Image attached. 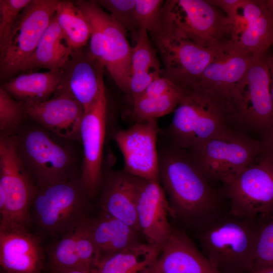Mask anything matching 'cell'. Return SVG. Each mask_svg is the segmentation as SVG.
Instances as JSON below:
<instances>
[{"mask_svg":"<svg viewBox=\"0 0 273 273\" xmlns=\"http://www.w3.org/2000/svg\"><path fill=\"white\" fill-rule=\"evenodd\" d=\"M158 146L159 180L171 216L197 232L223 214L219 194L189 152L167 142Z\"/></svg>","mask_w":273,"mask_h":273,"instance_id":"6da1fadb","label":"cell"},{"mask_svg":"<svg viewBox=\"0 0 273 273\" xmlns=\"http://www.w3.org/2000/svg\"><path fill=\"white\" fill-rule=\"evenodd\" d=\"M18 154L37 188L81 177V143L27 118L15 136Z\"/></svg>","mask_w":273,"mask_h":273,"instance_id":"7a4b0ae2","label":"cell"},{"mask_svg":"<svg viewBox=\"0 0 273 273\" xmlns=\"http://www.w3.org/2000/svg\"><path fill=\"white\" fill-rule=\"evenodd\" d=\"M258 218L230 212L197 231L203 253L221 273H252L258 235Z\"/></svg>","mask_w":273,"mask_h":273,"instance_id":"3957f363","label":"cell"},{"mask_svg":"<svg viewBox=\"0 0 273 273\" xmlns=\"http://www.w3.org/2000/svg\"><path fill=\"white\" fill-rule=\"evenodd\" d=\"M92 201L81 177L37 188L31 222L42 235L60 238L90 216Z\"/></svg>","mask_w":273,"mask_h":273,"instance_id":"277c9868","label":"cell"},{"mask_svg":"<svg viewBox=\"0 0 273 273\" xmlns=\"http://www.w3.org/2000/svg\"><path fill=\"white\" fill-rule=\"evenodd\" d=\"M228 115L207 96L184 92L165 132L167 143L187 151L231 128Z\"/></svg>","mask_w":273,"mask_h":273,"instance_id":"5b68a950","label":"cell"},{"mask_svg":"<svg viewBox=\"0 0 273 273\" xmlns=\"http://www.w3.org/2000/svg\"><path fill=\"white\" fill-rule=\"evenodd\" d=\"M187 151L209 181L222 183L255 162L262 148L260 141L231 128Z\"/></svg>","mask_w":273,"mask_h":273,"instance_id":"8992f818","label":"cell"},{"mask_svg":"<svg viewBox=\"0 0 273 273\" xmlns=\"http://www.w3.org/2000/svg\"><path fill=\"white\" fill-rule=\"evenodd\" d=\"M161 28L212 48L231 40L229 21L207 0H167L161 12Z\"/></svg>","mask_w":273,"mask_h":273,"instance_id":"52a82bcc","label":"cell"},{"mask_svg":"<svg viewBox=\"0 0 273 273\" xmlns=\"http://www.w3.org/2000/svg\"><path fill=\"white\" fill-rule=\"evenodd\" d=\"M254 57L231 40L216 45L212 60L189 91L210 99L226 113L231 123L239 85Z\"/></svg>","mask_w":273,"mask_h":273,"instance_id":"ba28073f","label":"cell"},{"mask_svg":"<svg viewBox=\"0 0 273 273\" xmlns=\"http://www.w3.org/2000/svg\"><path fill=\"white\" fill-rule=\"evenodd\" d=\"M222 183L232 214L258 218L273 209V160L269 157L261 154L253 164Z\"/></svg>","mask_w":273,"mask_h":273,"instance_id":"9c48e42d","label":"cell"},{"mask_svg":"<svg viewBox=\"0 0 273 273\" xmlns=\"http://www.w3.org/2000/svg\"><path fill=\"white\" fill-rule=\"evenodd\" d=\"M0 187L7 198L0 226L29 225L37 188L18 154L15 136L0 135Z\"/></svg>","mask_w":273,"mask_h":273,"instance_id":"30bf717a","label":"cell"},{"mask_svg":"<svg viewBox=\"0 0 273 273\" xmlns=\"http://www.w3.org/2000/svg\"><path fill=\"white\" fill-rule=\"evenodd\" d=\"M150 34L162 59L161 75L184 92L190 90L212 60L215 46L203 47L162 28Z\"/></svg>","mask_w":273,"mask_h":273,"instance_id":"8fae6325","label":"cell"},{"mask_svg":"<svg viewBox=\"0 0 273 273\" xmlns=\"http://www.w3.org/2000/svg\"><path fill=\"white\" fill-rule=\"evenodd\" d=\"M58 2L31 0L23 9L5 49L0 53L1 77H10L20 72L49 26Z\"/></svg>","mask_w":273,"mask_h":273,"instance_id":"7c38bea8","label":"cell"},{"mask_svg":"<svg viewBox=\"0 0 273 273\" xmlns=\"http://www.w3.org/2000/svg\"><path fill=\"white\" fill-rule=\"evenodd\" d=\"M273 118L267 55L254 57L240 82L231 123L261 133Z\"/></svg>","mask_w":273,"mask_h":273,"instance_id":"4fadbf2b","label":"cell"},{"mask_svg":"<svg viewBox=\"0 0 273 273\" xmlns=\"http://www.w3.org/2000/svg\"><path fill=\"white\" fill-rule=\"evenodd\" d=\"M156 119L136 122L115 133L114 139L120 150L126 172L148 180H159L158 136Z\"/></svg>","mask_w":273,"mask_h":273,"instance_id":"5bb4252c","label":"cell"},{"mask_svg":"<svg viewBox=\"0 0 273 273\" xmlns=\"http://www.w3.org/2000/svg\"><path fill=\"white\" fill-rule=\"evenodd\" d=\"M106 92L85 110L80 126L83 152L81 179L92 200L98 197L103 174V154L107 123Z\"/></svg>","mask_w":273,"mask_h":273,"instance_id":"9a60e30c","label":"cell"},{"mask_svg":"<svg viewBox=\"0 0 273 273\" xmlns=\"http://www.w3.org/2000/svg\"><path fill=\"white\" fill-rule=\"evenodd\" d=\"M105 65L91 54L89 47L73 51L62 69L60 82L54 96H70L87 110L105 92Z\"/></svg>","mask_w":273,"mask_h":273,"instance_id":"2e32d148","label":"cell"},{"mask_svg":"<svg viewBox=\"0 0 273 273\" xmlns=\"http://www.w3.org/2000/svg\"><path fill=\"white\" fill-rule=\"evenodd\" d=\"M228 19L233 43L255 57L266 55L273 45V22L263 0H243Z\"/></svg>","mask_w":273,"mask_h":273,"instance_id":"e0dca14e","label":"cell"},{"mask_svg":"<svg viewBox=\"0 0 273 273\" xmlns=\"http://www.w3.org/2000/svg\"><path fill=\"white\" fill-rule=\"evenodd\" d=\"M29 225L0 226V264L4 273H41L47 258L40 235Z\"/></svg>","mask_w":273,"mask_h":273,"instance_id":"ac0fdd59","label":"cell"},{"mask_svg":"<svg viewBox=\"0 0 273 273\" xmlns=\"http://www.w3.org/2000/svg\"><path fill=\"white\" fill-rule=\"evenodd\" d=\"M136 212L140 232L147 243L162 246L172 231L169 204L159 180L138 177Z\"/></svg>","mask_w":273,"mask_h":273,"instance_id":"d6986e66","label":"cell"},{"mask_svg":"<svg viewBox=\"0 0 273 273\" xmlns=\"http://www.w3.org/2000/svg\"><path fill=\"white\" fill-rule=\"evenodd\" d=\"M138 178L123 169L103 168L98 197L100 211L140 232L136 212Z\"/></svg>","mask_w":273,"mask_h":273,"instance_id":"ffe728a7","label":"cell"},{"mask_svg":"<svg viewBox=\"0 0 273 273\" xmlns=\"http://www.w3.org/2000/svg\"><path fill=\"white\" fill-rule=\"evenodd\" d=\"M25 105L28 118L55 134L81 143L80 126L85 110L73 98L60 94Z\"/></svg>","mask_w":273,"mask_h":273,"instance_id":"44dd1931","label":"cell"},{"mask_svg":"<svg viewBox=\"0 0 273 273\" xmlns=\"http://www.w3.org/2000/svg\"><path fill=\"white\" fill-rule=\"evenodd\" d=\"M150 273H221L186 232L173 229Z\"/></svg>","mask_w":273,"mask_h":273,"instance_id":"7402d4cb","label":"cell"},{"mask_svg":"<svg viewBox=\"0 0 273 273\" xmlns=\"http://www.w3.org/2000/svg\"><path fill=\"white\" fill-rule=\"evenodd\" d=\"M93 9L107 38L108 55L105 68L122 91L128 94L131 76L132 47L127 31L95 1H90Z\"/></svg>","mask_w":273,"mask_h":273,"instance_id":"603a6c76","label":"cell"},{"mask_svg":"<svg viewBox=\"0 0 273 273\" xmlns=\"http://www.w3.org/2000/svg\"><path fill=\"white\" fill-rule=\"evenodd\" d=\"M89 228L99 262L107 257L143 242L144 238L140 232L101 211L97 215L89 217Z\"/></svg>","mask_w":273,"mask_h":273,"instance_id":"cb8c5ba5","label":"cell"},{"mask_svg":"<svg viewBox=\"0 0 273 273\" xmlns=\"http://www.w3.org/2000/svg\"><path fill=\"white\" fill-rule=\"evenodd\" d=\"M72 52L64 37L54 14L36 49L22 65L20 72L38 68L49 70H62Z\"/></svg>","mask_w":273,"mask_h":273,"instance_id":"d4e9b609","label":"cell"},{"mask_svg":"<svg viewBox=\"0 0 273 273\" xmlns=\"http://www.w3.org/2000/svg\"><path fill=\"white\" fill-rule=\"evenodd\" d=\"M61 76L62 70L22 74L1 87L14 99L25 104L40 103L54 96Z\"/></svg>","mask_w":273,"mask_h":273,"instance_id":"484cf974","label":"cell"},{"mask_svg":"<svg viewBox=\"0 0 273 273\" xmlns=\"http://www.w3.org/2000/svg\"><path fill=\"white\" fill-rule=\"evenodd\" d=\"M161 246L142 242L100 260L92 273H150Z\"/></svg>","mask_w":273,"mask_h":273,"instance_id":"4316f807","label":"cell"},{"mask_svg":"<svg viewBox=\"0 0 273 273\" xmlns=\"http://www.w3.org/2000/svg\"><path fill=\"white\" fill-rule=\"evenodd\" d=\"M64 37L72 51L85 47L90 39L89 22L75 3L59 1L55 13Z\"/></svg>","mask_w":273,"mask_h":273,"instance_id":"83f0119b","label":"cell"},{"mask_svg":"<svg viewBox=\"0 0 273 273\" xmlns=\"http://www.w3.org/2000/svg\"><path fill=\"white\" fill-rule=\"evenodd\" d=\"M184 91L177 89L167 94L152 97H140L132 101L131 116L135 122L156 119L174 111Z\"/></svg>","mask_w":273,"mask_h":273,"instance_id":"f1b7e54d","label":"cell"},{"mask_svg":"<svg viewBox=\"0 0 273 273\" xmlns=\"http://www.w3.org/2000/svg\"><path fill=\"white\" fill-rule=\"evenodd\" d=\"M77 224L45 248L49 267L83 270L78 253Z\"/></svg>","mask_w":273,"mask_h":273,"instance_id":"f546056e","label":"cell"},{"mask_svg":"<svg viewBox=\"0 0 273 273\" xmlns=\"http://www.w3.org/2000/svg\"><path fill=\"white\" fill-rule=\"evenodd\" d=\"M27 117L25 104L14 99L0 87V135L15 136Z\"/></svg>","mask_w":273,"mask_h":273,"instance_id":"4dcf8cb0","label":"cell"},{"mask_svg":"<svg viewBox=\"0 0 273 273\" xmlns=\"http://www.w3.org/2000/svg\"><path fill=\"white\" fill-rule=\"evenodd\" d=\"M148 34L146 30H138L134 40V46L132 47L131 75L146 72L161 73L156 50L152 47Z\"/></svg>","mask_w":273,"mask_h":273,"instance_id":"1f68e13d","label":"cell"},{"mask_svg":"<svg viewBox=\"0 0 273 273\" xmlns=\"http://www.w3.org/2000/svg\"><path fill=\"white\" fill-rule=\"evenodd\" d=\"M102 8L130 33L134 40L139 28L135 18L136 0H98L95 1Z\"/></svg>","mask_w":273,"mask_h":273,"instance_id":"d6a6232c","label":"cell"},{"mask_svg":"<svg viewBox=\"0 0 273 273\" xmlns=\"http://www.w3.org/2000/svg\"><path fill=\"white\" fill-rule=\"evenodd\" d=\"M164 3L162 0H136L135 18L139 29L150 34L161 28V12Z\"/></svg>","mask_w":273,"mask_h":273,"instance_id":"836d02e7","label":"cell"},{"mask_svg":"<svg viewBox=\"0 0 273 273\" xmlns=\"http://www.w3.org/2000/svg\"><path fill=\"white\" fill-rule=\"evenodd\" d=\"M31 0H0V53L5 49L14 26Z\"/></svg>","mask_w":273,"mask_h":273,"instance_id":"e575fe53","label":"cell"},{"mask_svg":"<svg viewBox=\"0 0 273 273\" xmlns=\"http://www.w3.org/2000/svg\"><path fill=\"white\" fill-rule=\"evenodd\" d=\"M271 267H273V216L270 221L263 225L258 235L252 272Z\"/></svg>","mask_w":273,"mask_h":273,"instance_id":"d590c367","label":"cell"},{"mask_svg":"<svg viewBox=\"0 0 273 273\" xmlns=\"http://www.w3.org/2000/svg\"><path fill=\"white\" fill-rule=\"evenodd\" d=\"M178 89L180 88L176 86L170 80L161 75L155 79L148 85L140 97L160 96Z\"/></svg>","mask_w":273,"mask_h":273,"instance_id":"8d00e7d4","label":"cell"},{"mask_svg":"<svg viewBox=\"0 0 273 273\" xmlns=\"http://www.w3.org/2000/svg\"><path fill=\"white\" fill-rule=\"evenodd\" d=\"M261 154L273 160V118L262 132Z\"/></svg>","mask_w":273,"mask_h":273,"instance_id":"74e56055","label":"cell"},{"mask_svg":"<svg viewBox=\"0 0 273 273\" xmlns=\"http://www.w3.org/2000/svg\"><path fill=\"white\" fill-rule=\"evenodd\" d=\"M212 6L221 11L227 18L230 17L243 0H207Z\"/></svg>","mask_w":273,"mask_h":273,"instance_id":"f35d334b","label":"cell"},{"mask_svg":"<svg viewBox=\"0 0 273 273\" xmlns=\"http://www.w3.org/2000/svg\"><path fill=\"white\" fill-rule=\"evenodd\" d=\"M50 273H91L89 272L64 268L49 267Z\"/></svg>","mask_w":273,"mask_h":273,"instance_id":"ab89813d","label":"cell"},{"mask_svg":"<svg viewBox=\"0 0 273 273\" xmlns=\"http://www.w3.org/2000/svg\"><path fill=\"white\" fill-rule=\"evenodd\" d=\"M270 78V92L273 102V55H267Z\"/></svg>","mask_w":273,"mask_h":273,"instance_id":"60d3db41","label":"cell"},{"mask_svg":"<svg viewBox=\"0 0 273 273\" xmlns=\"http://www.w3.org/2000/svg\"><path fill=\"white\" fill-rule=\"evenodd\" d=\"M265 8L273 22V0H263Z\"/></svg>","mask_w":273,"mask_h":273,"instance_id":"b9f144b4","label":"cell"},{"mask_svg":"<svg viewBox=\"0 0 273 273\" xmlns=\"http://www.w3.org/2000/svg\"><path fill=\"white\" fill-rule=\"evenodd\" d=\"M252 273H273V267L262 268Z\"/></svg>","mask_w":273,"mask_h":273,"instance_id":"7bdbcfd3","label":"cell"},{"mask_svg":"<svg viewBox=\"0 0 273 273\" xmlns=\"http://www.w3.org/2000/svg\"><path fill=\"white\" fill-rule=\"evenodd\" d=\"M1 273H4L2 271H1Z\"/></svg>","mask_w":273,"mask_h":273,"instance_id":"ee69618b","label":"cell"}]
</instances>
